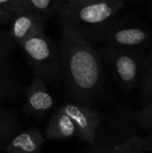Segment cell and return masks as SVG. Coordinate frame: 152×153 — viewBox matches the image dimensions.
I'll use <instances>...</instances> for the list:
<instances>
[{"label": "cell", "mask_w": 152, "mask_h": 153, "mask_svg": "<svg viewBox=\"0 0 152 153\" xmlns=\"http://www.w3.org/2000/svg\"><path fill=\"white\" fill-rule=\"evenodd\" d=\"M22 53L44 82L59 90L63 82L58 47L45 33L30 38L19 45Z\"/></svg>", "instance_id": "cell-2"}, {"label": "cell", "mask_w": 152, "mask_h": 153, "mask_svg": "<svg viewBox=\"0 0 152 153\" xmlns=\"http://www.w3.org/2000/svg\"><path fill=\"white\" fill-rule=\"evenodd\" d=\"M124 6V0H97L81 6L66 9L79 31L90 41L97 37L110 24Z\"/></svg>", "instance_id": "cell-4"}, {"label": "cell", "mask_w": 152, "mask_h": 153, "mask_svg": "<svg viewBox=\"0 0 152 153\" xmlns=\"http://www.w3.org/2000/svg\"><path fill=\"white\" fill-rule=\"evenodd\" d=\"M45 143L43 134L32 126L15 134L4 148L7 153H39Z\"/></svg>", "instance_id": "cell-9"}, {"label": "cell", "mask_w": 152, "mask_h": 153, "mask_svg": "<svg viewBox=\"0 0 152 153\" xmlns=\"http://www.w3.org/2000/svg\"><path fill=\"white\" fill-rule=\"evenodd\" d=\"M99 54L122 90L125 92L132 91L141 77L146 55L143 47L125 48L103 45L99 48Z\"/></svg>", "instance_id": "cell-3"}, {"label": "cell", "mask_w": 152, "mask_h": 153, "mask_svg": "<svg viewBox=\"0 0 152 153\" xmlns=\"http://www.w3.org/2000/svg\"><path fill=\"white\" fill-rule=\"evenodd\" d=\"M145 152H152V134H149L147 137H143Z\"/></svg>", "instance_id": "cell-19"}, {"label": "cell", "mask_w": 152, "mask_h": 153, "mask_svg": "<svg viewBox=\"0 0 152 153\" xmlns=\"http://www.w3.org/2000/svg\"><path fill=\"white\" fill-rule=\"evenodd\" d=\"M25 92L26 100L22 108L25 116H41L53 108V97L47 87V83L38 73L34 72L33 79Z\"/></svg>", "instance_id": "cell-6"}, {"label": "cell", "mask_w": 152, "mask_h": 153, "mask_svg": "<svg viewBox=\"0 0 152 153\" xmlns=\"http://www.w3.org/2000/svg\"><path fill=\"white\" fill-rule=\"evenodd\" d=\"M0 6L13 13H17L26 9L22 0H0Z\"/></svg>", "instance_id": "cell-16"}, {"label": "cell", "mask_w": 152, "mask_h": 153, "mask_svg": "<svg viewBox=\"0 0 152 153\" xmlns=\"http://www.w3.org/2000/svg\"><path fill=\"white\" fill-rule=\"evenodd\" d=\"M97 0H67V6L70 8H73V7H77V6H81L83 4H87L92 2H95Z\"/></svg>", "instance_id": "cell-18"}, {"label": "cell", "mask_w": 152, "mask_h": 153, "mask_svg": "<svg viewBox=\"0 0 152 153\" xmlns=\"http://www.w3.org/2000/svg\"><path fill=\"white\" fill-rule=\"evenodd\" d=\"M45 21L28 9L14 13L11 22L9 33L20 45L26 39L45 33Z\"/></svg>", "instance_id": "cell-7"}, {"label": "cell", "mask_w": 152, "mask_h": 153, "mask_svg": "<svg viewBox=\"0 0 152 153\" xmlns=\"http://www.w3.org/2000/svg\"><path fill=\"white\" fill-rule=\"evenodd\" d=\"M140 78V100L145 104L152 100V46L146 52Z\"/></svg>", "instance_id": "cell-13"}, {"label": "cell", "mask_w": 152, "mask_h": 153, "mask_svg": "<svg viewBox=\"0 0 152 153\" xmlns=\"http://www.w3.org/2000/svg\"><path fill=\"white\" fill-rule=\"evenodd\" d=\"M152 39V31L143 26L112 23L95 39L104 46L137 48L145 47Z\"/></svg>", "instance_id": "cell-5"}, {"label": "cell", "mask_w": 152, "mask_h": 153, "mask_svg": "<svg viewBox=\"0 0 152 153\" xmlns=\"http://www.w3.org/2000/svg\"><path fill=\"white\" fill-rule=\"evenodd\" d=\"M133 1H139V0H133Z\"/></svg>", "instance_id": "cell-21"}, {"label": "cell", "mask_w": 152, "mask_h": 153, "mask_svg": "<svg viewBox=\"0 0 152 153\" xmlns=\"http://www.w3.org/2000/svg\"><path fill=\"white\" fill-rule=\"evenodd\" d=\"M134 119L144 132L152 134V101L135 113Z\"/></svg>", "instance_id": "cell-15"}, {"label": "cell", "mask_w": 152, "mask_h": 153, "mask_svg": "<svg viewBox=\"0 0 152 153\" xmlns=\"http://www.w3.org/2000/svg\"><path fill=\"white\" fill-rule=\"evenodd\" d=\"M13 15H14L13 13L0 6V25L10 24L13 18Z\"/></svg>", "instance_id": "cell-17"}, {"label": "cell", "mask_w": 152, "mask_h": 153, "mask_svg": "<svg viewBox=\"0 0 152 153\" xmlns=\"http://www.w3.org/2000/svg\"><path fill=\"white\" fill-rule=\"evenodd\" d=\"M1 103H4V101H3V100L0 98V104H1Z\"/></svg>", "instance_id": "cell-20"}, {"label": "cell", "mask_w": 152, "mask_h": 153, "mask_svg": "<svg viewBox=\"0 0 152 153\" xmlns=\"http://www.w3.org/2000/svg\"><path fill=\"white\" fill-rule=\"evenodd\" d=\"M19 128L20 122L16 113L9 108H0V151L19 132Z\"/></svg>", "instance_id": "cell-11"}, {"label": "cell", "mask_w": 152, "mask_h": 153, "mask_svg": "<svg viewBox=\"0 0 152 153\" xmlns=\"http://www.w3.org/2000/svg\"><path fill=\"white\" fill-rule=\"evenodd\" d=\"M57 16L63 82L75 102L92 106L103 100L107 92L101 56L74 25L66 4L63 3Z\"/></svg>", "instance_id": "cell-1"}, {"label": "cell", "mask_w": 152, "mask_h": 153, "mask_svg": "<svg viewBox=\"0 0 152 153\" xmlns=\"http://www.w3.org/2000/svg\"><path fill=\"white\" fill-rule=\"evenodd\" d=\"M26 9L31 11L43 21L52 19L58 14L64 2L61 0H22Z\"/></svg>", "instance_id": "cell-12"}, {"label": "cell", "mask_w": 152, "mask_h": 153, "mask_svg": "<svg viewBox=\"0 0 152 153\" xmlns=\"http://www.w3.org/2000/svg\"><path fill=\"white\" fill-rule=\"evenodd\" d=\"M23 91V85L18 80L12 65L7 60H0V98L4 102L14 101Z\"/></svg>", "instance_id": "cell-10"}, {"label": "cell", "mask_w": 152, "mask_h": 153, "mask_svg": "<svg viewBox=\"0 0 152 153\" xmlns=\"http://www.w3.org/2000/svg\"><path fill=\"white\" fill-rule=\"evenodd\" d=\"M18 47L8 30H0V60H8Z\"/></svg>", "instance_id": "cell-14"}, {"label": "cell", "mask_w": 152, "mask_h": 153, "mask_svg": "<svg viewBox=\"0 0 152 153\" xmlns=\"http://www.w3.org/2000/svg\"><path fill=\"white\" fill-rule=\"evenodd\" d=\"M47 140H65L77 136L76 121L65 103L49 119L45 130Z\"/></svg>", "instance_id": "cell-8"}]
</instances>
